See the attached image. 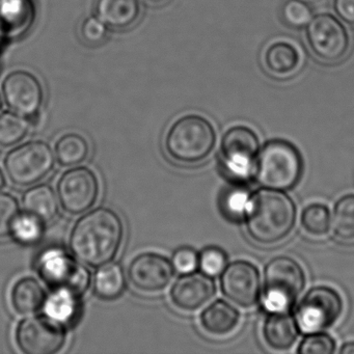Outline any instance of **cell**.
<instances>
[{
	"instance_id": "obj_1",
	"label": "cell",
	"mask_w": 354,
	"mask_h": 354,
	"mask_svg": "<svg viewBox=\"0 0 354 354\" xmlns=\"http://www.w3.org/2000/svg\"><path fill=\"white\" fill-rule=\"evenodd\" d=\"M123 239L124 223L120 215L113 209L100 207L76 221L69 245L80 262L99 268L113 262Z\"/></svg>"
},
{
	"instance_id": "obj_2",
	"label": "cell",
	"mask_w": 354,
	"mask_h": 354,
	"mask_svg": "<svg viewBox=\"0 0 354 354\" xmlns=\"http://www.w3.org/2000/svg\"><path fill=\"white\" fill-rule=\"evenodd\" d=\"M243 219L246 233L252 241L273 245L293 231L297 207L285 192L262 187L250 194Z\"/></svg>"
},
{
	"instance_id": "obj_3",
	"label": "cell",
	"mask_w": 354,
	"mask_h": 354,
	"mask_svg": "<svg viewBox=\"0 0 354 354\" xmlns=\"http://www.w3.org/2000/svg\"><path fill=\"white\" fill-rule=\"evenodd\" d=\"M304 167V158L297 147L277 138L268 140L260 148L252 171L261 187L286 192L299 183Z\"/></svg>"
},
{
	"instance_id": "obj_4",
	"label": "cell",
	"mask_w": 354,
	"mask_h": 354,
	"mask_svg": "<svg viewBox=\"0 0 354 354\" xmlns=\"http://www.w3.org/2000/svg\"><path fill=\"white\" fill-rule=\"evenodd\" d=\"M214 126L203 115L190 113L174 122L165 140L167 155L182 165H194L208 158L216 145Z\"/></svg>"
},
{
	"instance_id": "obj_5",
	"label": "cell",
	"mask_w": 354,
	"mask_h": 354,
	"mask_svg": "<svg viewBox=\"0 0 354 354\" xmlns=\"http://www.w3.org/2000/svg\"><path fill=\"white\" fill-rule=\"evenodd\" d=\"M306 287V272L291 257L277 256L264 267L262 304L268 313L290 312Z\"/></svg>"
},
{
	"instance_id": "obj_6",
	"label": "cell",
	"mask_w": 354,
	"mask_h": 354,
	"mask_svg": "<svg viewBox=\"0 0 354 354\" xmlns=\"http://www.w3.org/2000/svg\"><path fill=\"white\" fill-rule=\"evenodd\" d=\"M306 40L315 59L325 65H337L349 55L351 39L343 21L333 14L313 16L306 26Z\"/></svg>"
},
{
	"instance_id": "obj_7",
	"label": "cell",
	"mask_w": 354,
	"mask_h": 354,
	"mask_svg": "<svg viewBox=\"0 0 354 354\" xmlns=\"http://www.w3.org/2000/svg\"><path fill=\"white\" fill-rule=\"evenodd\" d=\"M37 272L51 289L68 291L80 298L92 283L88 269L75 256L59 248L45 250L39 257Z\"/></svg>"
},
{
	"instance_id": "obj_8",
	"label": "cell",
	"mask_w": 354,
	"mask_h": 354,
	"mask_svg": "<svg viewBox=\"0 0 354 354\" xmlns=\"http://www.w3.org/2000/svg\"><path fill=\"white\" fill-rule=\"evenodd\" d=\"M55 160V152L47 142L32 140L10 151L3 159V167L14 185L28 187L46 178Z\"/></svg>"
},
{
	"instance_id": "obj_9",
	"label": "cell",
	"mask_w": 354,
	"mask_h": 354,
	"mask_svg": "<svg viewBox=\"0 0 354 354\" xmlns=\"http://www.w3.org/2000/svg\"><path fill=\"white\" fill-rule=\"evenodd\" d=\"M343 310V298L337 290L329 286H316L304 294L294 317L302 333H319L333 326Z\"/></svg>"
},
{
	"instance_id": "obj_10",
	"label": "cell",
	"mask_w": 354,
	"mask_h": 354,
	"mask_svg": "<svg viewBox=\"0 0 354 354\" xmlns=\"http://www.w3.org/2000/svg\"><path fill=\"white\" fill-rule=\"evenodd\" d=\"M15 342L26 354H55L65 346L67 331L48 316L28 317L18 323Z\"/></svg>"
},
{
	"instance_id": "obj_11",
	"label": "cell",
	"mask_w": 354,
	"mask_h": 354,
	"mask_svg": "<svg viewBox=\"0 0 354 354\" xmlns=\"http://www.w3.org/2000/svg\"><path fill=\"white\" fill-rule=\"evenodd\" d=\"M57 198L62 208L71 215L88 212L98 200L100 185L96 174L86 167L69 169L57 184Z\"/></svg>"
},
{
	"instance_id": "obj_12",
	"label": "cell",
	"mask_w": 354,
	"mask_h": 354,
	"mask_svg": "<svg viewBox=\"0 0 354 354\" xmlns=\"http://www.w3.org/2000/svg\"><path fill=\"white\" fill-rule=\"evenodd\" d=\"M260 148V138L252 128L245 125L229 128L221 142L223 167L234 177H248L254 169Z\"/></svg>"
},
{
	"instance_id": "obj_13",
	"label": "cell",
	"mask_w": 354,
	"mask_h": 354,
	"mask_svg": "<svg viewBox=\"0 0 354 354\" xmlns=\"http://www.w3.org/2000/svg\"><path fill=\"white\" fill-rule=\"evenodd\" d=\"M128 279L134 289L145 294L165 291L173 281L175 268L167 257L158 252H142L128 266Z\"/></svg>"
},
{
	"instance_id": "obj_14",
	"label": "cell",
	"mask_w": 354,
	"mask_h": 354,
	"mask_svg": "<svg viewBox=\"0 0 354 354\" xmlns=\"http://www.w3.org/2000/svg\"><path fill=\"white\" fill-rule=\"evenodd\" d=\"M223 295L241 308L256 306L261 297V275L258 267L250 261L237 260L227 264L221 274Z\"/></svg>"
},
{
	"instance_id": "obj_15",
	"label": "cell",
	"mask_w": 354,
	"mask_h": 354,
	"mask_svg": "<svg viewBox=\"0 0 354 354\" xmlns=\"http://www.w3.org/2000/svg\"><path fill=\"white\" fill-rule=\"evenodd\" d=\"M6 104L19 115L34 117L44 102V88L40 80L28 71L17 70L8 74L3 82Z\"/></svg>"
},
{
	"instance_id": "obj_16",
	"label": "cell",
	"mask_w": 354,
	"mask_h": 354,
	"mask_svg": "<svg viewBox=\"0 0 354 354\" xmlns=\"http://www.w3.org/2000/svg\"><path fill=\"white\" fill-rule=\"evenodd\" d=\"M261 66L270 77L287 80L299 73L306 59L301 48L290 39L269 41L260 55Z\"/></svg>"
},
{
	"instance_id": "obj_17",
	"label": "cell",
	"mask_w": 354,
	"mask_h": 354,
	"mask_svg": "<svg viewBox=\"0 0 354 354\" xmlns=\"http://www.w3.org/2000/svg\"><path fill=\"white\" fill-rule=\"evenodd\" d=\"M216 293L212 277L201 272H190L180 277L171 286V304L182 312L194 313L206 306Z\"/></svg>"
},
{
	"instance_id": "obj_18",
	"label": "cell",
	"mask_w": 354,
	"mask_h": 354,
	"mask_svg": "<svg viewBox=\"0 0 354 354\" xmlns=\"http://www.w3.org/2000/svg\"><path fill=\"white\" fill-rule=\"evenodd\" d=\"M262 335L269 348L286 351L295 345L300 329L290 312L269 313L263 324Z\"/></svg>"
},
{
	"instance_id": "obj_19",
	"label": "cell",
	"mask_w": 354,
	"mask_h": 354,
	"mask_svg": "<svg viewBox=\"0 0 354 354\" xmlns=\"http://www.w3.org/2000/svg\"><path fill=\"white\" fill-rule=\"evenodd\" d=\"M239 322V310L223 299L211 302L200 315V325L203 330L214 337L230 335L235 330Z\"/></svg>"
},
{
	"instance_id": "obj_20",
	"label": "cell",
	"mask_w": 354,
	"mask_h": 354,
	"mask_svg": "<svg viewBox=\"0 0 354 354\" xmlns=\"http://www.w3.org/2000/svg\"><path fill=\"white\" fill-rule=\"evenodd\" d=\"M47 293L42 283L32 277L17 279L10 292L12 308L21 316L36 314L44 308Z\"/></svg>"
},
{
	"instance_id": "obj_21",
	"label": "cell",
	"mask_w": 354,
	"mask_h": 354,
	"mask_svg": "<svg viewBox=\"0 0 354 354\" xmlns=\"http://www.w3.org/2000/svg\"><path fill=\"white\" fill-rule=\"evenodd\" d=\"M96 16L113 30H126L138 22L140 0H97Z\"/></svg>"
},
{
	"instance_id": "obj_22",
	"label": "cell",
	"mask_w": 354,
	"mask_h": 354,
	"mask_svg": "<svg viewBox=\"0 0 354 354\" xmlns=\"http://www.w3.org/2000/svg\"><path fill=\"white\" fill-rule=\"evenodd\" d=\"M24 211L43 223H49L59 213V202L55 190L46 184L34 186L22 198Z\"/></svg>"
},
{
	"instance_id": "obj_23",
	"label": "cell",
	"mask_w": 354,
	"mask_h": 354,
	"mask_svg": "<svg viewBox=\"0 0 354 354\" xmlns=\"http://www.w3.org/2000/svg\"><path fill=\"white\" fill-rule=\"evenodd\" d=\"M125 289V272L119 264L109 263L99 267L94 279V292L97 297L105 301H113L121 297Z\"/></svg>"
},
{
	"instance_id": "obj_24",
	"label": "cell",
	"mask_w": 354,
	"mask_h": 354,
	"mask_svg": "<svg viewBox=\"0 0 354 354\" xmlns=\"http://www.w3.org/2000/svg\"><path fill=\"white\" fill-rule=\"evenodd\" d=\"M90 144L82 134L67 133L55 142V155L57 162L65 167H77L88 159Z\"/></svg>"
},
{
	"instance_id": "obj_25",
	"label": "cell",
	"mask_w": 354,
	"mask_h": 354,
	"mask_svg": "<svg viewBox=\"0 0 354 354\" xmlns=\"http://www.w3.org/2000/svg\"><path fill=\"white\" fill-rule=\"evenodd\" d=\"M80 297L68 291L55 290L50 296H47L44 304L46 316L62 324L72 322L80 312Z\"/></svg>"
},
{
	"instance_id": "obj_26",
	"label": "cell",
	"mask_w": 354,
	"mask_h": 354,
	"mask_svg": "<svg viewBox=\"0 0 354 354\" xmlns=\"http://www.w3.org/2000/svg\"><path fill=\"white\" fill-rule=\"evenodd\" d=\"M333 235L343 241L354 240V194H345L335 202L331 213Z\"/></svg>"
},
{
	"instance_id": "obj_27",
	"label": "cell",
	"mask_w": 354,
	"mask_h": 354,
	"mask_svg": "<svg viewBox=\"0 0 354 354\" xmlns=\"http://www.w3.org/2000/svg\"><path fill=\"white\" fill-rule=\"evenodd\" d=\"M30 132L28 118L15 111L0 113V147L11 148L21 142Z\"/></svg>"
},
{
	"instance_id": "obj_28",
	"label": "cell",
	"mask_w": 354,
	"mask_h": 354,
	"mask_svg": "<svg viewBox=\"0 0 354 354\" xmlns=\"http://www.w3.org/2000/svg\"><path fill=\"white\" fill-rule=\"evenodd\" d=\"M300 225L304 232L314 237L327 235L331 229L330 210L321 203L308 205L300 215Z\"/></svg>"
},
{
	"instance_id": "obj_29",
	"label": "cell",
	"mask_w": 354,
	"mask_h": 354,
	"mask_svg": "<svg viewBox=\"0 0 354 354\" xmlns=\"http://www.w3.org/2000/svg\"><path fill=\"white\" fill-rule=\"evenodd\" d=\"M250 198V192L244 186L237 185L227 188L223 192L221 200L223 214L231 221L243 219Z\"/></svg>"
},
{
	"instance_id": "obj_30",
	"label": "cell",
	"mask_w": 354,
	"mask_h": 354,
	"mask_svg": "<svg viewBox=\"0 0 354 354\" xmlns=\"http://www.w3.org/2000/svg\"><path fill=\"white\" fill-rule=\"evenodd\" d=\"M44 223L28 213H20L12 230V237L22 244H34L40 241L44 232Z\"/></svg>"
},
{
	"instance_id": "obj_31",
	"label": "cell",
	"mask_w": 354,
	"mask_h": 354,
	"mask_svg": "<svg viewBox=\"0 0 354 354\" xmlns=\"http://www.w3.org/2000/svg\"><path fill=\"white\" fill-rule=\"evenodd\" d=\"M314 16L312 8L304 0H287L281 6V17L283 24L294 30L306 28Z\"/></svg>"
},
{
	"instance_id": "obj_32",
	"label": "cell",
	"mask_w": 354,
	"mask_h": 354,
	"mask_svg": "<svg viewBox=\"0 0 354 354\" xmlns=\"http://www.w3.org/2000/svg\"><path fill=\"white\" fill-rule=\"evenodd\" d=\"M20 213V205L16 196L0 192V239L11 236L14 223Z\"/></svg>"
},
{
	"instance_id": "obj_33",
	"label": "cell",
	"mask_w": 354,
	"mask_h": 354,
	"mask_svg": "<svg viewBox=\"0 0 354 354\" xmlns=\"http://www.w3.org/2000/svg\"><path fill=\"white\" fill-rule=\"evenodd\" d=\"M227 252L218 246H208L198 254V267L209 277L221 275L227 266Z\"/></svg>"
},
{
	"instance_id": "obj_34",
	"label": "cell",
	"mask_w": 354,
	"mask_h": 354,
	"mask_svg": "<svg viewBox=\"0 0 354 354\" xmlns=\"http://www.w3.org/2000/svg\"><path fill=\"white\" fill-rule=\"evenodd\" d=\"M298 345V354H331L337 350L335 339L324 331L306 333Z\"/></svg>"
},
{
	"instance_id": "obj_35",
	"label": "cell",
	"mask_w": 354,
	"mask_h": 354,
	"mask_svg": "<svg viewBox=\"0 0 354 354\" xmlns=\"http://www.w3.org/2000/svg\"><path fill=\"white\" fill-rule=\"evenodd\" d=\"M107 34H109V28L97 16L86 18L80 28V35L86 44H101L104 42Z\"/></svg>"
},
{
	"instance_id": "obj_36",
	"label": "cell",
	"mask_w": 354,
	"mask_h": 354,
	"mask_svg": "<svg viewBox=\"0 0 354 354\" xmlns=\"http://www.w3.org/2000/svg\"><path fill=\"white\" fill-rule=\"evenodd\" d=\"M174 268L180 273L194 272L198 267V254L192 248H181L176 250L171 259Z\"/></svg>"
},
{
	"instance_id": "obj_37",
	"label": "cell",
	"mask_w": 354,
	"mask_h": 354,
	"mask_svg": "<svg viewBox=\"0 0 354 354\" xmlns=\"http://www.w3.org/2000/svg\"><path fill=\"white\" fill-rule=\"evenodd\" d=\"M333 10L341 21L354 26V0H333Z\"/></svg>"
},
{
	"instance_id": "obj_38",
	"label": "cell",
	"mask_w": 354,
	"mask_h": 354,
	"mask_svg": "<svg viewBox=\"0 0 354 354\" xmlns=\"http://www.w3.org/2000/svg\"><path fill=\"white\" fill-rule=\"evenodd\" d=\"M337 352L341 354H354V341L346 342L339 347Z\"/></svg>"
},
{
	"instance_id": "obj_39",
	"label": "cell",
	"mask_w": 354,
	"mask_h": 354,
	"mask_svg": "<svg viewBox=\"0 0 354 354\" xmlns=\"http://www.w3.org/2000/svg\"><path fill=\"white\" fill-rule=\"evenodd\" d=\"M7 185V181H6V176L3 171L0 169V192Z\"/></svg>"
},
{
	"instance_id": "obj_40",
	"label": "cell",
	"mask_w": 354,
	"mask_h": 354,
	"mask_svg": "<svg viewBox=\"0 0 354 354\" xmlns=\"http://www.w3.org/2000/svg\"><path fill=\"white\" fill-rule=\"evenodd\" d=\"M147 1L153 3V5H159V3H165V0H147Z\"/></svg>"
},
{
	"instance_id": "obj_41",
	"label": "cell",
	"mask_w": 354,
	"mask_h": 354,
	"mask_svg": "<svg viewBox=\"0 0 354 354\" xmlns=\"http://www.w3.org/2000/svg\"><path fill=\"white\" fill-rule=\"evenodd\" d=\"M1 107H3V97L0 95V111H1Z\"/></svg>"
}]
</instances>
